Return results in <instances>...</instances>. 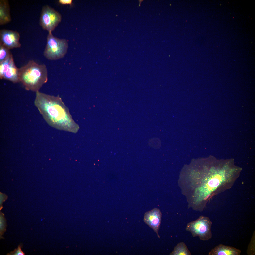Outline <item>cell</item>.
Wrapping results in <instances>:
<instances>
[{"mask_svg":"<svg viewBox=\"0 0 255 255\" xmlns=\"http://www.w3.org/2000/svg\"><path fill=\"white\" fill-rule=\"evenodd\" d=\"M35 106L46 121L51 126L72 132L78 127L73 122L62 104L58 102L56 97L36 92Z\"/></svg>","mask_w":255,"mask_h":255,"instance_id":"6da1fadb","label":"cell"},{"mask_svg":"<svg viewBox=\"0 0 255 255\" xmlns=\"http://www.w3.org/2000/svg\"><path fill=\"white\" fill-rule=\"evenodd\" d=\"M212 224L209 217L201 215L196 220L188 223L185 230L190 232L194 237H198L200 240L208 241L212 237Z\"/></svg>","mask_w":255,"mask_h":255,"instance_id":"277c9868","label":"cell"},{"mask_svg":"<svg viewBox=\"0 0 255 255\" xmlns=\"http://www.w3.org/2000/svg\"><path fill=\"white\" fill-rule=\"evenodd\" d=\"M191 253L185 243L181 242L178 243L174 247L171 255H191Z\"/></svg>","mask_w":255,"mask_h":255,"instance_id":"8fae6325","label":"cell"},{"mask_svg":"<svg viewBox=\"0 0 255 255\" xmlns=\"http://www.w3.org/2000/svg\"><path fill=\"white\" fill-rule=\"evenodd\" d=\"M4 220L3 215L1 214L0 215V232H3L5 228V223Z\"/></svg>","mask_w":255,"mask_h":255,"instance_id":"e0dca14e","label":"cell"},{"mask_svg":"<svg viewBox=\"0 0 255 255\" xmlns=\"http://www.w3.org/2000/svg\"><path fill=\"white\" fill-rule=\"evenodd\" d=\"M12 55L9 49L0 43V63Z\"/></svg>","mask_w":255,"mask_h":255,"instance_id":"4fadbf2b","label":"cell"},{"mask_svg":"<svg viewBox=\"0 0 255 255\" xmlns=\"http://www.w3.org/2000/svg\"><path fill=\"white\" fill-rule=\"evenodd\" d=\"M68 47L67 41L54 36L52 33H48L47 44L43 53L44 57L50 60H56L63 58Z\"/></svg>","mask_w":255,"mask_h":255,"instance_id":"3957f363","label":"cell"},{"mask_svg":"<svg viewBox=\"0 0 255 255\" xmlns=\"http://www.w3.org/2000/svg\"><path fill=\"white\" fill-rule=\"evenodd\" d=\"M19 77L26 89L36 92L48 81L47 68L44 64L30 60L19 68Z\"/></svg>","mask_w":255,"mask_h":255,"instance_id":"7a4b0ae2","label":"cell"},{"mask_svg":"<svg viewBox=\"0 0 255 255\" xmlns=\"http://www.w3.org/2000/svg\"><path fill=\"white\" fill-rule=\"evenodd\" d=\"M5 195L2 193H0V205H1L3 202L6 199Z\"/></svg>","mask_w":255,"mask_h":255,"instance_id":"d6986e66","label":"cell"},{"mask_svg":"<svg viewBox=\"0 0 255 255\" xmlns=\"http://www.w3.org/2000/svg\"><path fill=\"white\" fill-rule=\"evenodd\" d=\"M162 214L160 210L157 208L146 212L144 219V222L152 228L160 238L158 232L161 221Z\"/></svg>","mask_w":255,"mask_h":255,"instance_id":"52a82bcc","label":"cell"},{"mask_svg":"<svg viewBox=\"0 0 255 255\" xmlns=\"http://www.w3.org/2000/svg\"><path fill=\"white\" fill-rule=\"evenodd\" d=\"M11 20L10 7L8 1L7 0H0V25L8 24Z\"/></svg>","mask_w":255,"mask_h":255,"instance_id":"9c48e42d","label":"cell"},{"mask_svg":"<svg viewBox=\"0 0 255 255\" xmlns=\"http://www.w3.org/2000/svg\"><path fill=\"white\" fill-rule=\"evenodd\" d=\"M10 255H23L24 254L22 251L20 246H19L17 249H16L13 251L10 252L7 254Z\"/></svg>","mask_w":255,"mask_h":255,"instance_id":"2e32d148","label":"cell"},{"mask_svg":"<svg viewBox=\"0 0 255 255\" xmlns=\"http://www.w3.org/2000/svg\"><path fill=\"white\" fill-rule=\"evenodd\" d=\"M62 16L58 11L49 5L42 7L39 23L42 28L48 33H52L62 20Z\"/></svg>","mask_w":255,"mask_h":255,"instance_id":"5b68a950","label":"cell"},{"mask_svg":"<svg viewBox=\"0 0 255 255\" xmlns=\"http://www.w3.org/2000/svg\"><path fill=\"white\" fill-rule=\"evenodd\" d=\"M14 63L12 55L0 63V78H1L8 69Z\"/></svg>","mask_w":255,"mask_h":255,"instance_id":"7c38bea8","label":"cell"},{"mask_svg":"<svg viewBox=\"0 0 255 255\" xmlns=\"http://www.w3.org/2000/svg\"><path fill=\"white\" fill-rule=\"evenodd\" d=\"M251 241L248 245L247 254L249 255H254L255 252V232H254Z\"/></svg>","mask_w":255,"mask_h":255,"instance_id":"5bb4252c","label":"cell"},{"mask_svg":"<svg viewBox=\"0 0 255 255\" xmlns=\"http://www.w3.org/2000/svg\"><path fill=\"white\" fill-rule=\"evenodd\" d=\"M73 0H59V3L62 5H71L72 4Z\"/></svg>","mask_w":255,"mask_h":255,"instance_id":"ac0fdd59","label":"cell"},{"mask_svg":"<svg viewBox=\"0 0 255 255\" xmlns=\"http://www.w3.org/2000/svg\"><path fill=\"white\" fill-rule=\"evenodd\" d=\"M0 79L8 80L13 83L20 82L19 68L16 66L15 63L8 69Z\"/></svg>","mask_w":255,"mask_h":255,"instance_id":"30bf717a","label":"cell"},{"mask_svg":"<svg viewBox=\"0 0 255 255\" xmlns=\"http://www.w3.org/2000/svg\"><path fill=\"white\" fill-rule=\"evenodd\" d=\"M240 250L234 247L220 244L211 250L209 255H240Z\"/></svg>","mask_w":255,"mask_h":255,"instance_id":"ba28073f","label":"cell"},{"mask_svg":"<svg viewBox=\"0 0 255 255\" xmlns=\"http://www.w3.org/2000/svg\"><path fill=\"white\" fill-rule=\"evenodd\" d=\"M159 139L157 138H153L150 139L149 141V144L153 148L157 149L159 147Z\"/></svg>","mask_w":255,"mask_h":255,"instance_id":"9a60e30c","label":"cell"},{"mask_svg":"<svg viewBox=\"0 0 255 255\" xmlns=\"http://www.w3.org/2000/svg\"><path fill=\"white\" fill-rule=\"evenodd\" d=\"M20 38L17 31L6 29L0 30V43L9 50L20 47Z\"/></svg>","mask_w":255,"mask_h":255,"instance_id":"8992f818","label":"cell"}]
</instances>
